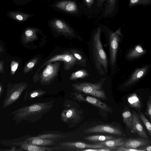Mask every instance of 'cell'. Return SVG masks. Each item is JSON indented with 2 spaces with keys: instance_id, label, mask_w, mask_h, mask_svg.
Instances as JSON below:
<instances>
[{
  "instance_id": "cell-1",
  "label": "cell",
  "mask_w": 151,
  "mask_h": 151,
  "mask_svg": "<svg viewBox=\"0 0 151 151\" xmlns=\"http://www.w3.org/2000/svg\"><path fill=\"white\" fill-rule=\"evenodd\" d=\"M53 102L37 103L19 108L11 113L13 115L12 119L18 123L24 121L35 123L52 108Z\"/></svg>"
},
{
  "instance_id": "cell-2",
  "label": "cell",
  "mask_w": 151,
  "mask_h": 151,
  "mask_svg": "<svg viewBox=\"0 0 151 151\" xmlns=\"http://www.w3.org/2000/svg\"><path fill=\"white\" fill-rule=\"evenodd\" d=\"M102 85L101 81L94 83L81 82L74 83L72 86L76 91L88 94L96 98L106 100L107 98L102 88Z\"/></svg>"
},
{
  "instance_id": "cell-3",
  "label": "cell",
  "mask_w": 151,
  "mask_h": 151,
  "mask_svg": "<svg viewBox=\"0 0 151 151\" xmlns=\"http://www.w3.org/2000/svg\"><path fill=\"white\" fill-rule=\"evenodd\" d=\"M25 82L9 83L5 97L3 103V108H5L12 104L19 99L23 92L28 87Z\"/></svg>"
},
{
  "instance_id": "cell-4",
  "label": "cell",
  "mask_w": 151,
  "mask_h": 151,
  "mask_svg": "<svg viewBox=\"0 0 151 151\" xmlns=\"http://www.w3.org/2000/svg\"><path fill=\"white\" fill-rule=\"evenodd\" d=\"M61 61L64 63V69L65 70H70L76 64L78 63L77 59L71 53H64L55 55L48 60L45 62L36 72L33 77V80L35 83L38 81V72L43 66L49 63L56 61Z\"/></svg>"
},
{
  "instance_id": "cell-5",
  "label": "cell",
  "mask_w": 151,
  "mask_h": 151,
  "mask_svg": "<svg viewBox=\"0 0 151 151\" xmlns=\"http://www.w3.org/2000/svg\"><path fill=\"white\" fill-rule=\"evenodd\" d=\"M60 63L58 61L49 63L38 76V80L41 84L46 85L50 84L57 76Z\"/></svg>"
},
{
  "instance_id": "cell-6",
  "label": "cell",
  "mask_w": 151,
  "mask_h": 151,
  "mask_svg": "<svg viewBox=\"0 0 151 151\" xmlns=\"http://www.w3.org/2000/svg\"><path fill=\"white\" fill-rule=\"evenodd\" d=\"M101 29L100 25L96 29L93 36V44L97 60L101 65L103 66L105 71L107 67L106 55L100 40V35Z\"/></svg>"
},
{
  "instance_id": "cell-7",
  "label": "cell",
  "mask_w": 151,
  "mask_h": 151,
  "mask_svg": "<svg viewBox=\"0 0 151 151\" xmlns=\"http://www.w3.org/2000/svg\"><path fill=\"white\" fill-rule=\"evenodd\" d=\"M71 95L73 98L78 101L86 102L103 110L110 113L112 112L111 108L106 104L102 102L96 97L86 96L76 92L72 93Z\"/></svg>"
},
{
  "instance_id": "cell-8",
  "label": "cell",
  "mask_w": 151,
  "mask_h": 151,
  "mask_svg": "<svg viewBox=\"0 0 151 151\" xmlns=\"http://www.w3.org/2000/svg\"><path fill=\"white\" fill-rule=\"evenodd\" d=\"M119 0H105L103 9L97 19L100 20L114 17L119 10Z\"/></svg>"
},
{
  "instance_id": "cell-9",
  "label": "cell",
  "mask_w": 151,
  "mask_h": 151,
  "mask_svg": "<svg viewBox=\"0 0 151 151\" xmlns=\"http://www.w3.org/2000/svg\"><path fill=\"white\" fill-rule=\"evenodd\" d=\"M82 111L76 108H71L63 110L61 113L62 120L68 124H77L81 120Z\"/></svg>"
},
{
  "instance_id": "cell-10",
  "label": "cell",
  "mask_w": 151,
  "mask_h": 151,
  "mask_svg": "<svg viewBox=\"0 0 151 151\" xmlns=\"http://www.w3.org/2000/svg\"><path fill=\"white\" fill-rule=\"evenodd\" d=\"M85 133H103L125 136L121 130L116 127L107 124H99L85 129Z\"/></svg>"
},
{
  "instance_id": "cell-11",
  "label": "cell",
  "mask_w": 151,
  "mask_h": 151,
  "mask_svg": "<svg viewBox=\"0 0 151 151\" xmlns=\"http://www.w3.org/2000/svg\"><path fill=\"white\" fill-rule=\"evenodd\" d=\"M51 25L53 29L58 33L67 37H75L74 30L64 22L56 19L52 21Z\"/></svg>"
},
{
  "instance_id": "cell-12",
  "label": "cell",
  "mask_w": 151,
  "mask_h": 151,
  "mask_svg": "<svg viewBox=\"0 0 151 151\" xmlns=\"http://www.w3.org/2000/svg\"><path fill=\"white\" fill-rule=\"evenodd\" d=\"M58 145L68 149L67 150L73 151L78 149L97 148L105 147L99 143L92 144L81 142H62L60 143Z\"/></svg>"
},
{
  "instance_id": "cell-13",
  "label": "cell",
  "mask_w": 151,
  "mask_h": 151,
  "mask_svg": "<svg viewBox=\"0 0 151 151\" xmlns=\"http://www.w3.org/2000/svg\"><path fill=\"white\" fill-rule=\"evenodd\" d=\"M14 145L19 146L20 150L28 151H59L61 147H49L33 145L26 142L24 141L14 143Z\"/></svg>"
},
{
  "instance_id": "cell-14",
  "label": "cell",
  "mask_w": 151,
  "mask_h": 151,
  "mask_svg": "<svg viewBox=\"0 0 151 151\" xmlns=\"http://www.w3.org/2000/svg\"><path fill=\"white\" fill-rule=\"evenodd\" d=\"M119 30L114 33L111 32L110 38V62L112 65L115 63L116 54L118 45Z\"/></svg>"
},
{
  "instance_id": "cell-15",
  "label": "cell",
  "mask_w": 151,
  "mask_h": 151,
  "mask_svg": "<svg viewBox=\"0 0 151 151\" xmlns=\"http://www.w3.org/2000/svg\"><path fill=\"white\" fill-rule=\"evenodd\" d=\"M132 130L133 133H136L139 136L143 138H148L145 130L140 121L138 115L135 111L132 114Z\"/></svg>"
},
{
  "instance_id": "cell-16",
  "label": "cell",
  "mask_w": 151,
  "mask_h": 151,
  "mask_svg": "<svg viewBox=\"0 0 151 151\" xmlns=\"http://www.w3.org/2000/svg\"><path fill=\"white\" fill-rule=\"evenodd\" d=\"M149 143V141L147 139L130 138L125 140L122 146L126 147L137 148L147 145Z\"/></svg>"
},
{
  "instance_id": "cell-17",
  "label": "cell",
  "mask_w": 151,
  "mask_h": 151,
  "mask_svg": "<svg viewBox=\"0 0 151 151\" xmlns=\"http://www.w3.org/2000/svg\"><path fill=\"white\" fill-rule=\"evenodd\" d=\"M148 67H145L136 69L131 75L130 78L124 85L125 86H130L139 80L147 72Z\"/></svg>"
},
{
  "instance_id": "cell-18",
  "label": "cell",
  "mask_w": 151,
  "mask_h": 151,
  "mask_svg": "<svg viewBox=\"0 0 151 151\" xmlns=\"http://www.w3.org/2000/svg\"><path fill=\"white\" fill-rule=\"evenodd\" d=\"M37 29L28 28L24 32L22 37L23 42L27 44L29 42L36 40L37 38V32L38 31Z\"/></svg>"
},
{
  "instance_id": "cell-19",
  "label": "cell",
  "mask_w": 151,
  "mask_h": 151,
  "mask_svg": "<svg viewBox=\"0 0 151 151\" xmlns=\"http://www.w3.org/2000/svg\"><path fill=\"white\" fill-rule=\"evenodd\" d=\"M55 6L67 12H75L77 10L76 4L73 2L69 1L59 2L55 5Z\"/></svg>"
},
{
  "instance_id": "cell-20",
  "label": "cell",
  "mask_w": 151,
  "mask_h": 151,
  "mask_svg": "<svg viewBox=\"0 0 151 151\" xmlns=\"http://www.w3.org/2000/svg\"><path fill=\"white\" fill-rule=\"evenodd\" d=\"M24 141L29 144L44 146L56 145L53 140L40 138L32 139L30 137L26 139Z\"/></svg>"
},
{
  "instance_id": "cell-21",
  "label": "cell",
  "mask_w": 151,
  "mask_h": 151,
  "mask_svg": "<svg viewBox=\"0 0 151 151\" xmlns=\"http://www.w3.org/2000/svg\"><path fill=\"white\" fill-rule=\"evenodd\" d=\"M125 140L123 138H119L108 140L98 143L102 145L105 147H108L114 149L116 147L122 145Z\"/></svg>"
},
{
  "instance_id": "cell-22",
  "label": "cell",
  "mask_w": 151,
  "mask_h": 151,
  "mask_svg": "<svg viewBox=\"0 0 151 151\" xmlns=\"http://www.w3.org/2000/svg\"><path fill=\"white\" fill-rule=\"evenodd\" d=\"M127 101L132 107L138 111L141 109V104L140 99L136 93H133L129 96L127 98Z\"/></svg>"
},
{
  "instance_id": "cell-23",
  "label": "cell",
  "mask_w": 151,
  "mask_h": 151,
  "mask_svg": "<svg viewBox=\"0 0 151 151\" xmlns=\"http://www.w3.org/2000/svg\"><path fill=\"white\" fill-rule=\"evenodd\" d=\"M114 138V137L111 136L94 135L85 137L84 139L91 142H100Z\"/></svg>"
},
{
  "instance_id": "cell-24",
  "label": "cell",
  "mask_w": 151,
  "mask_h": 151,
  "mask_svg": "<svg viewBox=\"0 0 151 151\" xmlns=\"http://www.w3.org/2000/svg\"><path fill=\"white\" fill-rule=\"evenodd\" d=\"M145 52V51L141 46L137 45L129 52L127 55V57L130 59H134L142 55Z\"/></svg>"
},
{
  "instance_id": "cell-25",
  "label": "cell",
  "mask_w": 151,
  "mask_h": 151,
  "mask_svg": "<svg viewBox=\"0 0 151 151\" xmlns=\"http://www.w3.org/2000/svg\"><path fill=\"white\" fill-rule=\"evenodd\" d=\"M123 120L124 123L130 130L132 133H133L132 130V113L128 111H124L122 113Z\"/></svg>"
},
{
  "instance_id": "cell-26",
  "label": "cell",
  "mask_w": 151,
  "mask_h": 151,
  "mask_svg": "<svg viewBox=\"0 0 151 151\" xmlns=\"http://www.w3.org/2000/svg\"><path fill=\"white\" fill-rule=\"evenodd\" d=\"M88 76V73L86 70L81 69L72 73L69 79L75 81L78 79L83 78Z\"/></svg>"
},
{
  "instance_id": "cell-27",
  "label": "cell",
  "mask_w": 151,
  "mask_h": 151,
  "mask_svg": "<svg viewBox=\"0 0 151 151\" xmlns=\"http://www.w3.org/2000/svg\"><path fill=\"white\" fill-rule=\"evenodd\" d=\"M66 137V136L61 134H42L36 137H30V138L32 139L40 138L54 140Z\"/></svg>"
},
{
  "instance_id": "cell-28",
  "label": "cell",
  "mask_w": 151,
  "mask_h": 151,
  "mask_svg": "<svg viewBox=\"0 0 151 151\" xmlns=\"http://www.w3.org/2000/svg\"><path fill=\"white\" fill-rule=\"evenodd\" d=\"M151 4V0H129L128 6L129 8L139 5L147 6Z\"/></svg>"
},
{
  "instance_id": "cell-29",
  "label": "cell",
  "mask_w": 151,
  "mask_h": 151,
  "mask_svg": "<svg viewBox=\"0 0 151 151\" xmlns=\"http://www.w3.org/2000/svg\"><path fill=\"white\" fill-rule=\"evenodd\" d=\"M9 14L13 19L21 21H25L30 16L29 14L18 12H10Z\"/></svg>"
},
{
  "instance_id": "cell-30",
  "label": "cell",
  "mask_w": 151,
  "mask_h": 151,
  "mask_svg": "<svg viewBox=\"0 0 151 151\" xmlns=\"http://www.w3.org/2000/svg\"><path fill=\"white\" fill-rule=\"evenodd\" d=\"M71 54L77 59L79 64L83 66H85L86 60L81 53L79 51L75 49L71 50Z\"/></svg>"
},
{
  "instance_id": "cell-31",
  "label": "cell",
  "mask_w": 151,
  "mask_h": 151,
  "mask_svg": "<svg viewBox=\"0 0 151 151\" xmlns=\"http://www.w3.org/2000/svg\"><path fill=\"white\" fill-rule=\"evenodd\" d=\"M39 61L38 58L35 57L29 60L25 65L24 69V74L30 71L37 63Z\"/></svg>"
},
{
  "instance_id": "cell-32",
  "label": "cell",
  "mask_w": 151,
  "mask_h": 151,
  "mask_svg": "<svg viewBox=\"0 0 151 151\" xmlns=\"http://www.w3.org/2000/svg\"><path fill=\"white\" fill-rule=\"evenodd\" d=\"M105 0H96L93 14L97 17L100 15L103 9Z\"/></svg>"
},
{
  "instance_id": "cell-33",
  "label": "cell",
  "mask_w": 151,
  "mask_h": 151,
  "mask_svg": "<svg viewBox=\"0 0 151 151\" xmlns=\"http://www.w3.org/2000/svg\"><path fill=\"white\" fill-rule=\"evenodd\" d=\"M46 91L41 90H35L32 91L29 94V100L39 97L45 94Z\"/></svg>"
},
{
  "instance_id": "cell-34",
  "label": "cell",
  "mask_w": 151,
  "mask_h": 151,
  "mask_svg": "<svg viewBox=\"0 0 151 151\" xmlns=\"http://www.w3.org/2000/svg\"><path fill=\"white\" fill-rule=\"evenodd\" d=\"M139 116L148 132L149 135L151 136V124L150 122L142 112H140Z\"/></svg>"
},
{
  "instance_id": "cell-35",
  "label": "cell",
  "mask_w": 151,
  "mask_h": 151,
  "mask_svg": "<svg viewBox=\"0 0 151 151\" xmlns=\"http://www.w3.org/2000/svg\"><path fill=\"white\" fill-rule=\"evenodd\" d=\"M85 3L88 8L92 10V12L93 14L95 9L96 0H84Z\"/></svg>"
},
{
  "instance_id": "cell-36",
  "label": "cell",
  "mask_w": 151,
  "mask_h": 151,
  "mask_svg": "<svg viewBox=\"0 0 151 151\" xmlns=\"http://www.w3.org/2000/svg\"><path fill=\"white\" fill-rule=\"evenodd\" d=\"M18 62L14 60L12 61L11 65V74L12 75H14L16 72L19 65Z\"/></svg>"
},
{
  "instance_id": "cell-37",
  "label": "cell",
  "mask_w": 151,
  "mask_h": 151,
  "mask_svg": "<svg viewBox=\"0 0 151 151\" xmlns=\"http://www.w3.org/2000/svg\"><path fill=\"white\" fill-rule=\"evenodd\" d=\"M114 149L116 150L122 151H141L140 150L137 149V148L126 147L122 145L116 147L114 148Z\"/></svg>"
},
{
  "instance_id": "cell-38",
  "label": "cell",
  "mask_w": 151,
  "mask_h": 151,
  "mask_svg": "<svg viewBox=\"0 0 151 151\" xmlns=\"http://www.w3.org/2000/svg\"><path fill=\"white\" fill-rule=\"evenodd\" d=\"M147 108L144 114L151 120V99L150 98L147 102Z\"/></svg>"
},
{
  "instance_id": "cell-39",
  "label": "cell",
  "mask_w": 151,
  "mask_h": 151,
  "mask_svg": "<svg viewBox=\"0 0 151 151\" xmlns=\"http://www.w3.org/2000/svg\"><path fill=\"white\" fill-rule=\"evenodd\" d=\"M4 62L3 60H0V73H4Z\"/></svg>"
},
{
  "instance_id": "cell-40",
  "label": "cell",
  "mask_w": 151,
  "mask_h": 151,
  "mask_svg": "<svg viewBox=\"0 0 151 151\" xmlns=\"http://www.w3.org/2000/svg\"><path fill=\"white\" fill-rule=\"evenodd\" d=\"M141 150L142 151H150L151 150V146L149 145L144 148H142Z\"/></svg>"
},
{
  "instance_id": "cell-41",
  "label": "cell",
  "mask_w": 151,
  "mask_h": 151,
  "mask_svg": "<svg viewBox=\"0 0 151 151\" xmlns=\"http://www.w3.org/2000/svg\"><path fill=\"white\" fill-rule=\"evenodd\" d=\"M3 91V86L0 82V97L1 96V94Z\"/></svg>"
},
{
  "instance_id": "cell-42",
  "label": "cell",
  "mask_w": 151,
  "mask_h": 151,
  "mask_svg": "<svg viewBox=\"0 0 151 151\" xmlns=\"http://www.w3.org/2000/svg\"><path fill=\"white\" fill-rule=\"evenodd\" d=\"M4 51L3 48L1 45H0V52H3Z\"/></svg>"
}]
</instances>
